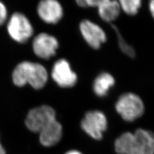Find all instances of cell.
<instances>
[{"label": "cell", "mask_w": 154, "mask_h": 154, "mask_svg": "<svg viewBox=\"0 0 154 154\" xmlns=\"http://www.w3.org/2000/svg\"><path fill=\"white\" fill-rule=\"evenodd\" d=\"M51 77L62 88H72L78 81L76 72L72 70L70 63L65 59H60L55 62L51 70Z\"/></svg>", "instance_id": "6"}, {"label": "cell", "mask_w": 154, "mask_h": 154, "mask_svg": "<svg viewBox=\"0 0 154 154\" xmlns=\"http://www.w3.org/2000/svg\"><path fill=\"white\" fill-rule=\"evenodd\" d=\"M65 154H83L82 152H81L80 151H78V150H75V149H72V150H70L67 152H66V153Z\"/></svg>", "instance_id": "21"}, {"label": "cell", "mask_w": 154, "mask_h": 154, "mask_svg": "<svg viewBox=\"0 0 154 154\" xmlns=\"http://www.w3.org/2000/svg\"><path fill=\"white\" fill-rule=\"evenodd\" d=\"M62 134V126L56 119L45 127L39 133V143L46 147L54 146L60 141Z\"/></svg>", "instance_id": "10"}, {"label": "cell", "mask_w": 154, "mask_h": 154, "mask_svg": "<svg viewBox=\"0 0 154 154\" xmlns=\"http://www.w3.org/2000/svg\"><path fill=\"white\" fill-rule=\"evenodd\" d=\"M97 9L100 18L106 22L114 21L119 16L122 11L117 0H107Z\"/></svg>", "instance_id": "13"}, {"label": "cell", "mask_w": 154, "mask_h": 154, "mask_svg": "<svg viewBox=\"0 0 154 154\" xmlns=\"http://www.w3.org/2000/svg\"><path fill=\"white\" fill-rule=\"evenodd\" d=\"M55 120V110L48 105H42L29 111L25 124L29 131L39 134L45 127Z\"/></svg>", "instance_id": "3"}, {"label": "cell", "mask_w": 154, "mask_h": 154, "mask_svg": "<svg viewBox=\"0 0 154 154\" xmlns=\"http://www.w3.org/2000/svg\"><path fill=\"white\" fill-rule=\"evenodd\" d=\"M7 18V9L5 5L0 1V26L5 21Z\"/></svg>", "instance_id": "17"}, {"label": "cell", "mask_w": 154, "mask_h": 154, "mask_svg": "<svg viewBox=\"0 0 154 154\" xmlns=\"http://www.w3.org/2000/svg\"><path fill=\"white\" fill-rule=\"evenodd\" d=\"M122 11L128 16H135L138 14L141 6L142 0H117Z\"/></svg>", "instance_id": "15"}, {"label": "cell", "mask_w": 154, "mask_h": 154, "mask_svg": "<svg viewBox=\"0 0 154 154\" xmlns=\"http://www.w3.org/2000/svg\"><path fill=\"white\" fill-rule=\"evenodd\" d=\"M112 28L116 33L118 41V45L119 46V48L128 57L131 58H134L136 55V53L134 49L126 41L124 38H123L119 29L116 26L112 25Z\"/></svg>", "instance_id": "16"}, {"label": "cell", "mask_w": 154, "mask_h": 154, "mask_svg": "<svg viewBox=\"0 0 154 154\" xmlns=\"http://www.w3.org/2000/svg\"><path fill=\"white\" fill-rule=\"evenodd\" d=\"M79 28L83 38L94 49H99L107 40L105 30L99 25L89 20H82Z\"/></svg>", "instance_id": "7"}, {"label": "cell", "mask_w": 154, "mask_h": 154, "mask_svg": "<svg viewBox=\"0 0 154 154\" xmlns=\"http://www.w3.org/2000/svg\"><path fill=\"white\" fill-rule=\"evenodd\" d=\"M149 8L150 13L154 19V0H149Z\"/></svg>", "instance_id": "20"}, {"label": "cell", "mask_w": 154, "mask_h": 154, "mask_svg": "<svg viewBox=\"0 0 154 154\" xmlns=\"http://www.w3.org/2000/svg\"><path fill=\"white\" fill-rule=\"evenodd\" d=\"M0 154H6L5 149L0 142Z\"/></svg>", "instance_id": "22"}, {"label": "cell", "mask_w": 154, "mask_h": 154, "mask_svg": "<svg viewBox=\"0 0 154 154\" xmlns=\"http://www.w3.org/2000/svg\"><path fill=\"white\" fill-rule=\"evenodd\" d=\"M116 110L123 120L133 122L143 116L144 105L138 95L127 93L122 94L117 100Z\"/></svg>", "instance_id": "2"}, {"label": "cell", "mask_w": 154, "mask_h": 154, "mask_svg": "<svg viewBox=\"0 0 154 154\" xmlns=\"http://www.w3.org/2000/svg\"><path fill=\"white\" fill-rule=\"evenodd\" d=\"M48 72L42 65L29 61L19 63L12 74V80L18 87L30 85L35 90L43 88L48 80Z\"/></svg>", "instance_id": "1"}, {"label": "cell", "mask_w": 154, "mask_h": 154, "mask_svg": "<svg viewBox=\"0 0 154 154\" xmlns=\"http://www.w3.org/2000/svg\"><path fill=\"white\" fill-rule=\"evenodd\" d=\"M115 83V78L111 74L106 72H102L95 78L94 81V93L99 97H104L109 93Z\"/></svg>", "instance_id": "12"}, {"label": "cell", "mask_w": 154, "mask_h": 154, "mask_svg": "<svg viewBox=\"0 0 154 154\" xmlns=\"http://www.w3.org/2000/svg\"><path fill=\"white\" fill-rule=\"evenodd\" d=\"M59 47V43L55 37L48 33L39 34L33 41V50L35 55L44 60L54 57Z\"/></svg>", "instance_id": "8"}, {"label": "cell", "mask_w": 154, "mask_h": 154, "mask_svg": "<svg viewBox=\"0 0 154 154\" xmlns=\"http://www.w3.org/2000/svg\"><path fill=\"white\" fill-rule=\"evenodd\" d=\"M77 5L81 8H86L89 7L88 0H75Z\"/></svg>", "instance_id": "19"}, {"label": "cell", "mask_w": 154, "mask_h": 154, "mask_svg": "<svg viewBox=\"0 0 154 154\" xmlns=\"http://www.w3.org/2000/svg\"><path fill=\"white\" fill-rule=\"evenodd\" d=\"M7 30L11 38L20 43L26 42L33 33L32 23L26 17L20 13H15L11 16Z\"/></svg>", "instance_id": "5"}, {"label": "cell", "mask_w": 154, "mask_h": 154, "mask_svg": "<svg viewBox=\"0 0 154 154\" xmlns=\"http://www.w3.org/2000/svg\"><path fill=\"white\" fill-rule=\"evenodd\" d=\"M37 13L45 22L55 24L62 19L63 9L58 0H41L38 5Z\"/></svg>", "instance_id": "9"}, {"label": "cell", "mask_w": 154, "mask_h": 154, "mask_svg": "<svg viewBox=\"0 0 154 154\" xmlns=\"http://www.w3.org/2000/svg\"><path fill=\"white\" fill-rule=\"evenodd\" d=\"M107 0H88L89 7L98 8Z\"/></svg>", "instance_id": "18"}, {"label": "cell", "mask_w": 154, "mask_h": 154, "mask_svg": "<svg viewBox=\"0 0 154 154\" xmlns=\"http://www.w3.org/2000/svg\"><path fill=\"white\" fill-rule=\"evenodd\" d=\"M116 151L119 154H136V142L134 133L126 132L116 139Z\"/></svg>", "instance_id": "14"}, {"label": "cell", "mask_w": 154, "mask_h": 154, "mask_svg": "<svg viewBox=\"0 0 154 154\" xmlns=\"http://www.w3.org/2000/svg\"><path fill=\"white\" fill-rule=\"evenodd\" d=\"M136 142V154H154V134L143 128L134 133Z\"/></svg>", "instance_id": "11"}, {"label": "cell", "mask_w": 154, "mask_h": 154, "mask_svg": "<svg viewBox=\"0 0 154 154\" xmlns=\"http://www.w3.org/2000/svg\"><path fill=\"white\" fill-rule=\"evenodd\" d=\"M107 119L105 114L99 110L88 112L83 118L81 126L88 136L95 140H100L107 128Z\"/></svg>", "instance_id": "4"}]
</instances>
